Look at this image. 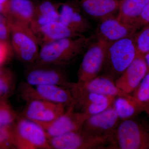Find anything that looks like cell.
Returning <instances> with one entry per match:
<instances>
[{"label":"cell","mask_w":149,"mask_h":149,"mask_svg":"<svg viewBox=\"0 0 149 149\" xmlns=\"http://www.w3.org/2000/svg\"><path fill=\"white\" fill-rule=\"evenodd\" d=\"M95 38L83 35L45 44L40 47L37 60L32 65L61 67L69 64L86 51Z\"/></svg>","instance_id":"6da1fadb"},{"label":"cell","mask_w":149,"mask_h":149,"mask_svg":"<svg viewBox=\"0 0 149 149\" xmlns=\"http://www.w3.org/2000/svg\"><path fill=\"white\" fill-rule=\"evenodd\" d=\"M107 142L109 149H149V128L132 118L123 120Z\"/></svg>","instance_id":"7a4b0ae2"},{"label":"cell","mask_w":149,"mask_h":149,"mask_svg":"<svg viewBox=\"0 0 149 149\" xmlns=\"http://www.w3.org/2000/svg\"><path fill=\"white\" fill-rule=\"evenodd\" d=\"M133 37L107 43L103 68L108 70L109 76L112 78L119 77L138 55Z\"/></svg>","instance_id":"3957f363"},{"label":"cell","mask_w":149,"mask_h":149,"mask_svg":"<svg viewBox=\"0 0 149 149\" xmlns=\"http://www.w3.org/2000/svg\"><path fill=\"white\" fill-rule=\"evenodd\" d=\"M8 22L10 29L11 45L17 56L25 64H35L40 48L35 33L29 26Z\"/></svg>","instance_id":"277c9868"},{"label":"cell","mask_w":149,"mask_h":149,"mask_svg":"<svg viewBox=\"0 0 149 149\" xmlns=\"http://www.w3.org/2000/svg\"><path fill=\"white\" fill-rule=\"evenodd\" d=\"M12 128L14 147L19 149H51L45 129L34 121L22 117Z\"/></svg>","instance_id":"5b68a950"},{"label":"cell","mask_w":149,"mask_h":149,"mask_svg":"<svg viewBox=\"0 0 149 149\" xmlns=\"http://www.w3.org/2000/svg\"><path fill=\"white\" fill-rule=\"evenodd\" d=\"M19 93L22 99L26 102L39 100L62 104L67 107L75 105L69 89L58 85L32 86L23 82L20 85Z\"/></svg>","instance_id":"8992f818"},{"label":"cell","mask_w":149,"mask_h":149,"mask_svg":"<svg viewBox=\"0 0 149 149\" xmlns=\"http://www.w3.org/2000/svg\"><path fill=\"white\" fill-rule=\"evenodd\" d=\"M107 43L96 40L88 47L77 72V82L84 83L98 76L103 68Z\"/></svg>","instance_id":"52a82bcc"},{"label":"cell","mask_w":149,"mask_h":149,"mask_svg":"<svg viewBox=\"0 0 149 149\" xmlns=\"http://www.w3.org/2000/svg\"><path fill=\"white\" fill-rule=\"evenodd\" d=\"M51 149H108L106 141L89 136L82 130L49 139Z\"/></svg>","instance_id":"ba28073f"},{"label":"cell","mask_w":149,"mask_h":149,"mask_svg":"<svg viewBox=\"0 0 149 149\" xmlns=\"http://www.w3.org/2000/svg\"><path fill=\"white\" fill-rule=\"evenodd\" d=\"M120 120L113 104L106 110L88 117L82 130L89 136L104 139L107 143V139L117 127Z\"/></svg>","instance_id":"9c48e42d"},{"label":"cell","mask_w":149,"mask_h":149,"mask_svg":"<svg viewBox=\"0 0 149 149\" xmlns=\"http://www.w3.org/2000/svg\"><path fill=\"white\" fill-rule=\"evenodd\" d=\"M22 117L43 126L56 120L65 111L67 107L61 104L33 100L26 102Z\"/></svg>","instance_id":"30bf717a"},{"label":"cell","mask_w":149,"mask_h":149,"mask_svg":"<svg viewBox=\"0 0 149 149\" xmlns=\"http://www.w3.org/2000/svg\"><path fill=\"white\" fill-rule=\"evenodd\" d=\"M75 108L74 105L68 107L56 120L42 126L49 139L82 130L85 120L90 116L83 111H75Z\"/></svg>","instance_id":"8fae6325"},{"label":"cell","mask_w":149,"mask_h":149,"mask_svg":"<svg viewBox=\"0 0 149 149\" xmlns=\"http://www.w3.org/2000/svg\"><path fill=\"white\" fill-rule=\"evenodd\" d=\"M25 74V82L32 86L55 85L68 89L69 82L60 67L31 65Z\"/></svg>","instance_id":"7c38bea8"},{"label":"cell","mask_w":149,"mask_h":149,"mask_svg":"<svg viewBox=\"0 0 149 149\" xmlns=\"http://www.w3.org/2000/svg\"><path fill=\"white\" fill-rule=\"evenodd\" d=\"M137 29L134 25L123 23L113 16L100 20L95 36L96 40L109 43L133 36Z\"/></svg>","instance_id":"4fadbf2b"},{"label":"cell","mask_w":149,"mask_h":149,"mask_svg":"<svg viewBox=\"0 0 149 149\" xmlns=\"http://www.w3.org/2000/svg\"><path fill=\"white\" fill-rule=\"evenodd\" d=\"M59 21L77 34L90 31L92 25L88 17L72 1L58 3Z\"/></svg>","instance_id":"5bb4252c"},{"label":"cell","mask_w":149,"mask_h":149,"mask_svg":"<svg viewBox=\"0 0 149 149\" xmlns=\"http://www.w3.org/2000/svg\"><path fill=\"white\" fill-rule=\"evenodd\" d=\"M148 71L143 55L138 54L130 65L115 80L116 84L124 93L130 94L138 88Z\"/></svg>","instance_id":"9a60e30c"},{"label":"cell","mask_w":149,"mask_h":149,"mask_svg":"<svg viewBox=\"0 0 149 149\" xmlns=\"http://www.w3.org/2000/svg\"><path fill=\"white\" fill-rule=\"evenodd\" d=\"M88 17L101 20L115 16L120 5L119 0H72Z\"/></svg>","instance_id":"2e32d148"},{"label":"cell","mask_w":149,"mask_h":149,"mask_svg":"<svg viewBox=\"0 0 149 149\" xmlns=\"http://www.w3.org/2000/svg\"><path fill=\"white\" fill-rule=\"evenodd\" d=\"M36 3L32 0H10L5 17L8 22L30 27L35 15Z\"/></svg>","instance_id":"e0dca14e"},{"label":"cell","mask_w":149,"mask_h":149,"mask_svg":"<svg viewBox=\"0 0 149 149\" xmlns=\"http://www.w3.org/2000/svg\"><path fill=\"white\" fill-rule=\"evenodd\" d=\"M33 32L40 47L64 38L83 35L74 32L59 20L44 24Z\"/></svg>","instance_id":"ac0fdd59"},{"label":"cell","mask_w":149,"mask_h":149,"mask_svg":"<svg viewBox=\"0 0 149 149\" xmlns=\"http://www.w3.org/2000/svg\"><path fill=\"white\" fill-rule=\"evenodd\" d=\"M77 88L85 91L112 97L128 96L116 86L115 81L108 75L98 76L93 80L84 83H74Z\"/></svg>","instance_id":"d6986e66"},{"label":"cell","mask_w":149,"mask_h":149,"mask_svg":"<svg viewBox=\"0 0 149 149\" xmlns=\"http://www.w3.org/2000/svg\"><path fill=\"white\" fill-rule=\"evenodd\" d=\"M59 20L58 3L41 0L36 3L34 18L30 25L32 31L44 24Z\"/></svg>","instance_id":"ffe728a7"},{"label":"cell","mask_w":149,"mask_h":149,"mask_svg":"<svg viewBox=\"0 0 149 149\" xmlns=\"http://www.w3.org/2000/svg\"><path fill=\"white\" fill-rule=\"evenodd\" d=\"M149 0H122L116 18L125 24L134 25Z\"/></svg>","instance_id":"44dd1931"},{"label":"cell","mask_w":149,"mask_h":149,"mask_svg":"<svg viewBox=\"0 0 149 149\" xmlns=\"http://www.w3.org/2000/svg\"><path fill=\"white\" fill-rule=\"evenodd\" d=\"M113 106L120 120L131 118L144 109V104L138 101L132 95L117 97Z\"/></svg>","instance_id":"7402d4cb"},{"label":"cell","mask_w":149,"mask_h":149,"mask_svg":"<svg viewBox=\"0 0 149 149\" xmlns=\"http://www.w3.org/2000/svg\"><path fill=\"white\" fill-rule=\"evenodd\" d=\"M15 87V80L10 70L0 68V97L10 95Z\"/></svg>","instance_id":"603a6c76"},{"label":"cell","mask_w":149,"mask_h":149,"mask_svg":"<svg viewBox=\"0 0 149 149\" xmlns=\"http://www.w3.org/2000/svg\"><path fill=\"white\" fill-rule=\"evenodd\" d=\"M133 38L138 54L144 55L149 52V26L135 33Z\"/></svg>","instance_id":"cb8c5ba5"},{"label":"cell","mask_w":149,"mask_h":149,"mask_svg":"<svg viewBox=\"0 0 149 149\" xmlns=\"http://www.w3.org/2000/svg\"><path fill=\"white\" fill-rule=\"evenodd\" d=\"M17 118L16 113L8 104L0 101V128L11 126Z\"/></svg>","instance_id":"d4e9b609"},{"label":"cell","mask_w":149,"mask_h":149,"mask_svg":"<svg viewBox=\"0 0 149 149\" xmlns=\"http://www.w3.org/2000/svg\"><path fill=\"white\" fill-rule=\"evenodd\" d=\"M133 93L134 97L141 103L149 102V71Z\"/></svg>","instance_id":"484cf974"},{"label":"cell","mask_w":149,"mask_h":149,"mask_svg":"<svg viewBox=\"0 0 149 149\" xmlns=\"http://www.w3.org/2000/svg\"><path fill=\"white\" fill-rule=\"evenodd\" d=\"M12 146L14 147L11 126L0 128V148Z\"/></svg>","instance_id":"4316f807"},{"label":"cell","mask_w":149,"mask_h":149,"mask_svg":"<svg viewBox=\"0 0 149 149\" xmlns=\"http://www.w3.org/2000/svg\"><path fill=\"white\" fill-rule=\"evenodd\" d=\"M13 51L10 42L0 40V68L8 60Z\"/></svg>","instance_id":"83f0119b"},{"label":"cell","mask_w":149,"mask_h":149,"mask_svg":"<svg viewBox=\"0 0 149 149\" xmlns=\"http://www.w3.org/2000/svg\"><path fill=\"white\" fill-rule=\"evenodd\" d=\"M113 103V102H109L103 103L91 104L84 108L82 111L88 115V116H91L106 110L112 105Z\"/></svg>","instance_id":"f1b7e54d"},{"label":"cell","mask_w":149,"mask_h":149,"mask_svg":"<svg viewBox=\"0 0 149 149\" xmlns=\"http://www.w3.org/2000/svg\"><path fill=\"white\" fill-rule=\"evenodd\" d=\"M149 24V2L144 8L142 13L137 21L135 22L134 26L138 29L139 27Z\"/></svg>","instance_id":"f546056e"},{"label":"cell","mask_w":149,"mask_h":149,"mask_svg":"<svg viewBox=\"0 0 149 149\" xmlns=\"http://www.w3.org/2000/svg\"><path fill=\"white\" fill-rule=\"evenodd\" d=\"M10 39V29L6 19L0 22V40L9 41Z\"/></svg>","instance_id":"4dcf8cb0"},{"label":"cell","mask_w":149,"mask_h":149,"mask_svg":"<svg viewBox=\"0 0 149 149\" xmlns=\"http://www.w3.org/2000/svg\"><path fill=\"white\" fill-rule=\"evenodd\" d=\"M10 0H0V15L5 16L8 9Z\"/></svg>","instance_id":"1f68e13d"},{"label":"cell","mask_w":149,"mask_h":149,"mask_svg":"<svg viewBox=\"0 0 149 149\" xmlns=\"http://www.w3.org/2000/svg\"><path fill=\"white\" fill-rule=\"evenodd\" d=\"M143 56L145 61H146L147 66H148V71H149V52H148L145 54Z\"/></svg>","instance_id":"d6a6232c"},{"label":"cell","mask_w":149,"mask_h":149,"mask_svg":"<svg viewBox=\"0 0 149 149\" xmlns=\"http://www.w3.org/2000/svg\"><path fill=\"white\" fill-rule=\"evenodd\" d=\"M5 19V17H4L2 16V15H0V22L3 21V20Z\"/></svg>","instance_id":"836d02e7"},{"label":"cell","mask_w":149,"mask_h":149,"mask_svg":"<svg viewBox=\"0 0 149 149\" xmlns=\"http://www.w3.org/2000/svg\"><path fill=\"white\" fill-rule=\"evenodd\" d=\"M119 1H122V0H119Z\"/></svg>","instance_id":"e575fe53"},{"label":"cell","mask_w":149,"mask_h":149,"mask_svg":"<svg viewBox=\"0 0 149 149\" xmlns=\"http://www.w3.org/2000/svg\"></svg>","instance_id":"d590c367"}]
</instances>
